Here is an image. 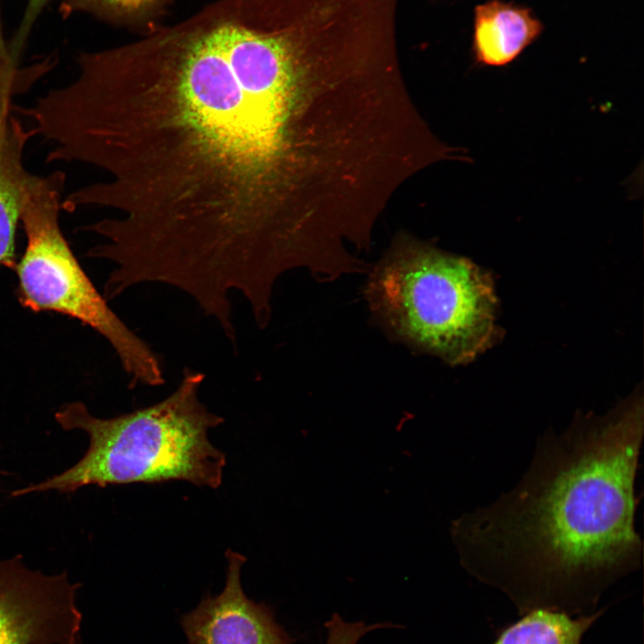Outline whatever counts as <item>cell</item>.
Returning <instances> with one entry per match:
<instances>
[{
  "label": "cell",
  "mask_w": 644,
  "mask_h": 644,
  "mask_svg": "<svg viewBox=\"0 0 644 644\" xmlns=\"http://www.w3.org/2000/svg\"><path fill=\"white\" fill-rule=\"evenodd\" d=\"M172 0H63L64 14L82 11L114 23L144 21L157 14Z\"/></svg>",
  "instance_id": "11"
},
{
  "label": "cell",
  "mask_w": 644,
  "mask_h": 644,
  "mask_svg": "<svg viewBox=\"0 0 644 644\" xmlns=\"http://www.w3.org/2000/svg\"><path fill=\"white\" fill-rule=\"evenodd\" d=\"M65 175L31 174L20 220L27 246L14 270L18 296L33 311H55L89 326L115 351L130 381L158 386L165 377L160 360L149 345L109 308L75 258L59 225Z\"/></svg>",
  "instance_id": "5"
},
{
  "label": "cell",
  "mask_w": 644,
  "mask_h": 644,
  "mask_svg": "<svg viewBox=\"0 0 644 644\" xmlns=\"http://www.w3.org/2000/svg\"><path fill=\"white\" fill-rule=\"evenodd\" d=\"M367 296L395 335L452 365L472 361L501 336L490 274L428 245L394 246L372 273Z\"/></svg>",
  "instance_id": "4"
},
{
  "label": "cell",
  "mask_w": 644,
  "mask_h": 644,
  "mask_svg": "<svg viewBox=\"0 0 644 644\" xmlns=\"http://www.w3.org/2000/svg\"><path fill=\"white\" fill-rule=\"evenodd\" d=\"M527 8L489 1L475 9L473 51L482 64L502 66L516 58L541 32Z\"/></svg>",
  "instance_id": "9"
},
{
  "label": "cell",
  "mask_w": 644,
  "mask_h": 644,
  "mask_svg": "<svg viewBox=\"0 0 644 644\" xmlns=\"http://www.w3.org/2000/svg\"><path fill=\"white\" fill-rule=\"evenodd\" d=\"M643 418L634 392L603 415L579 412L559 434L538 436L516 485L453 523L462 565L521 613L587 614L641 564L634 518Z\"/></svg>",
  "instance_id": "2"
},
{
  "label": "cell",
  "mask_w": 644,
  "mask_h": 644,
  "mask_svg": "<svg viewBox=\"0 0 644 644\" xmlns=\"http://www.w3.org/2000/svg\"><path fill=\"white\" fill-rule=\"evenodd\" d=\"M48 71L47 61L22 68L13 60L0 62V116L9 112L14 96L29 90Z\"/></svg>",
  "instance_id": "12"
},
{
  "label": "cell",
  "mask_w": 644,
  "mask_h": 644,
  "mask_svg": "<svg viewBox=\"0 0 644 644\" xmlns=\"http://www.w3.org/2000/svg\"><path fill=\"white\" fill-rule=\"evenodd\" d=\"M10 60L15 61L14 59H13L10 50H9V47L6 46V44L4 40L2 30H1V24H0V62L10 61ZM16 62H18V61H16Z\"/></svg>",
  "instance_id": "15"
},
{
  "label": "cell",
  "mask_w": 644,
  "mask_h": 644,
  "mask_svg": "<svg viewBox=\"0 0 644 644\" xmlns=\"http://www.w3.org/2000/svg\"><path fill=\"white\" fill-rule=\"evenodd\" d=\"M603 614H572L534 609L504 628L492 644H580L585 632Z\"/></svg>",
  "instance_id": "10"
},
{
  "label": "cell",
  "mask_w": 644,
  "mask_h": 644,
  "mask_svg": "<svg viewBox=\"0 0 644 644\" xmlns=\"http://www.w3.org/2000/svg\"><path fill=\"white\" fill-rule=\"evenodd\" d=\"M204 379L202 372L186 368L167 397L111 419L92 416L80 402L66 404L55 419L64 430L80 429L89 435L84 456L64 472L13 491L12 496L170 480L217 488L226 459L209 441L208 431L224 419L199 401Z\"/></svg>",
  "instance_id": "3"
},
{
  "label": "cell",
  "mask_w": 644,
  "mask_h": 644,
  "mask_svg": "<svg viewBox=\"0 0 644 644\" xmlns=\"http://www.w3.org/2000/svg\"><path fill=\"white\" fill-rule=\"evenodd\" d=\"M326 31L299 0H218L133 43L86 54L64 153L107 181L100 234L140 275L191 295L268 288L308 229V93L335 90Z\"/></svg>",
  "instance_id": "1"
},
{
  "label": "cell",
  "mask_w": 644,
  "mask_h": 644,
  "mask_svg": "<svg viewBox=\"0 0 644 644\" xmlns=\"http://www.w3.org/2000/svg\"><path fill=\"white\" fill-rule=\"evenodd\" d=\"M51 0H29L21 25L9 47L13 56L19 58L30 30L46 5Z\"/></svg>",
  "instance_id": "14"
},
{
  "label": "cell",
  "mask_w": 644,
  "mask_h": 644,
  "mask_svg": "<svg viewBox=\"0 0 644 644\" xmlns=\"http://www.w3.org/2000/svg\"><path fill=\"white\" fill-rule=\"evenodd\" d=\"M326 640L325 644H358L368 632L387 627L386 623L367 625L363 622H348L340 614H334L325 623Z\"/></svg>",
  "instance_id": "13"
},
{
  "label": "cell",
  "mask_w": 644,
  "mask_h": 644,
  "mask_svg": "<svg viewBox=\"0 0 644 644\" xmlns=\"http://www.w3.org/2000/svg\"><path fill=\"white\" fill-rule=\"evenodd\" d=\"M223 591L208 596L182 618L189 644H293L272 610L244 593L241 570L246 558L229 549Z\"/></svg>",
  "instance_id": "7"
},
{
  "label": "cell",
  "mask_w": 644,
  "mask_h": 644,
  "mask_svg": "<svg viewBox=\"0 0 644 644\" xmlns=\"http://www.w3.org/2000/svg\"><path fill=\"white\" fill-rule=\"evenodd\" d=\"M9 112L0 116V266L14 269L15 233L27 184L30 179L22 155L28 140L35 136Z\"/></svg>",
  "instance_id": "8"
},
{
  "label": "cell",
  "mask_w": 644,
  "mask_h": 644,
  "mask_svg": "<svg viewBox=\"0 0 644 644\" xmlns=\"http://www.w3.org/2000/svg\"><path fill=\"white\" fill-rule=\"evenodd\" d=\"M79 583L65 572L29 569L21 555L0 561V644H82Z\"/></svg>",
  "instance_id": "6"
}]
</instances>
